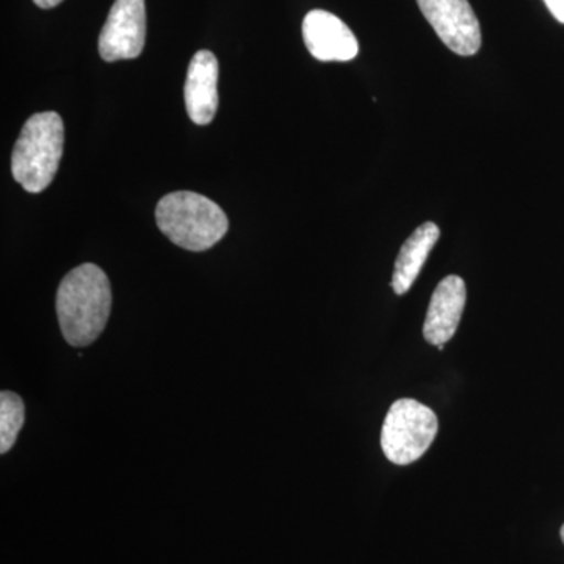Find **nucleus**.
I'll return each mask as SVG.
<instances>
[{"label":"nucleus","instance_id":"nucleus-6","mask_svg":"<svg viewBox=\"0 0 564 564\" xmlns=\"http://www.w3.org/2000/svg\"><path fill=\"white\" fill-rule=\"evenodd\" d=\"M423 17L455 54L470 57L481 46L480 22L467 0H417Z\"/></svg>","mask_w":564,"mask_h":564},{"label":"nucleus","instance_id":"nucleus-12","mask_svg":"<svg viewBox=\"0 0 564 564\" xmlns=\"http://www.w3.org/2000/svg\"><path fill=\"white\" fill-rule=\"evenodd\" d=\"M544 3L554 14L555 20L564 24V0H544Z\"/></svg>","mask_w":564,"mask_h":564},{"label":"nucleus","instance_id":"nucleus-5","mask_svg":"<svg viewBox=\"0 0 564 564\" xmlns=\"http://www.w3.org/2000/svg\"><path fill=\"white\" fill-rule=\"evenodd\" d=\"M147 43L144 0H115L99 35L98 50L104 62L132 61Z\"/></svg>","mask_w":564,"mask_h":564},{"label":"nucleus","instance_id":"nucleus-11","mask_svg":"<svg viewBox=\"0 0 564 564\" xmlns=\"http://www.w3.org/2000/svg\"><path fill=\"white\" fill-rule=\"evenodd\" d=\"M25 421L24 402L18 393L0 392V454H9L17 444Z\"/></svg>","mask_w":564,"mask_h":564},{"label":"nucleus","instance_id":"nucleus-13","mask_svg":"<svg viewBox=\"0 0 564 564\" xmlns=\"http://www.w3.org/2000/svg\"><path fill=\"white\" fill-rule=\"evenodd\" d=\"M40 9L50 10L54 9V7L61 6L63 0H33Z\"/></svg>","mask_w":564,"mask_h":564},{"label":"nucleus","instance_id":"nucleus-4","mask_svg":"<svg viewBox=\"0 0 564 564\" xmlns=\"http://www.w3.org/2000/svg\"><path fill=\"white\" fill-rule=\"evenodd\" d=\"M437 429L440 423L432 408L413 399L397 400L389 408L381 430L386 458L397 466L417 462L433 444Z\"/></svg>","mask_w":564,"mask_h":564},{"label":"nucleus","instance_id":"nucleus-3","mask_svg":"<svg viewBox=\"0 0 564 564\" xmlns=\"http://www.w3.org/2000/svg\"><path fill=\"white\" fill-rule=\"evenodd\" d=\"M63 141L65 128L55 111H41L25 122L11 154V173L25 192L50 187L61 165Z\"/></svg>","mask_w":564,"mask_h":564},{"label":"nucleus","instance_id":"nucleus-7","mask_svg":"<svg viewBox=\"0 0 564 564\" xmlns=\"http://www.w3.org/2000/svg\"><path fill=\"white\" fill-rule=\"evenodd\" d=\"M307 51L321 62H350L358 55L359 43L344 21L325 10H313L303 21Z\"/></svg>","mask_w":564,"mask_h":564},{"label":"nucleus","instance_id":"nucleus-10","mask_svg":"<svg viewBox=\"0 0 564 564\" xmlns=\"http://www.w3.org/2000/svg\"><path fill=\"white\" fill-rule=\"evenodd\" d=\"M441 231L434 223H423L403 243L393 269L392 289L397 295H404L423 269L434 245L440 240Z\"/></svg>","mask_w":564,"mask_h":564},{"label":"nucleus","instance_id":"nucleus-14","mask_svg":"<svg viewBox=\"0 0 564 564\" xmlns=\"http://www.w3.org/2000/svg\"><path fill=\"white\" fill-rule=\"evenodd\" d=\"M560 534H562V540H563V543H564V524L562 527V530H560Z\"/></svg>","mask_w":564,"mask_h":564},{"label":"nucleus","instance_id":"nucleus-2","mask_svg":"<svg viewBox=\"0 0 564 564\" xmlns=\"http://www.w3.org/2000/svg\"><path fill=\"white\" fill-rule=\"evenodd\" d=\"M155 221L174 245L195 252L210 250L229 229L221 207L195 192L163 196L155 207Z\"/></svg>","mask_w":564,"mask_h":564},{"label":"nucleus","instance_id":"nucleus-8","mask_svg":"<svg viewBox=\"0 0 564 564\" xmlns=\"http://www.w3.org/2000/svg\"><path fill=\"white\" fill-rule=\"evenodd\" d=\"M466 284L456 274L437 284L423 323V336L429 344L445 345L455 336L466 306Z\"/></svg>","mask_w":564,"mask_h":564},{"label":"nucleus","instance_id":"nucleus-1","mask_svg":"<svg viewBox=\"0 0 564 564\" xmlns=\"http://www.w3.org/2000/svg\"><path fill=\"white\" fill-rule=\"evenodd\" d=\"M55 307L66 343L88 347L101 336L109 322V278L95 263H82L63 278Z\"/></svg>","mask_w":564,"mask_h":564},{"label":"nucleus","instance_id":"nucleus-9","mask_svg":"<svg viewBox=\"0 0 564 564\" xmlns=\"http://www.w3.org/2000/svg\"><path fill=\"white\" fill-rule=\"evenodd\" d=\"M184 96L191 120L198 126L210 124L218 109V61L210 51L193 55Z\"/></svg>","mask_w":564,"mask_h":564}]
</instances>
